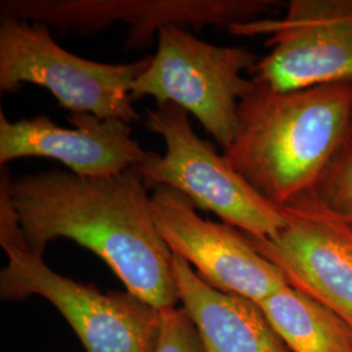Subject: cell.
Returning <instances> with one entry per match:
<instances>
[{
  "label": "cell",
  "mask_w": 352,
  "mask_h": 352,
  "mask_svg": "<svg viewBox=\"0 0 352 352\" xmlns=\"http://www.w3.org/2000/svg\"><path fill=\"white\" fill-rule=\"evenodd\" d=\"M8 193L28 251L42 257L52 240H74L101 257L133 296L160 311L180 302L173 253L133 168L104 177L29 174L10 180Z\"/></svg>",
  "instance_id": "obj_1"
},
{
  "label": "cell",
  "mask_w": 352,
  "mask_h": 352,
  "mask_svg": "<svg viewBox=\"0 0 352 352\" xmlns=\"http://www.w3.org/2000/svg\"><path fill=\"white\" fill-rule=\"evenodd\" d=\"M253 84L223 155L263 197L283 208L315 188L350 139L352 82L291 91Z\"/></svg>",
  "instance_id": "obj_2"
},
{
  "label": "cell",
  "mask_w": 352,
  "mask_h": 352,
  "mask_svg": "<svg viewBox=\"0 0 352 352\" xmlns=\"http://www.w3.org/2000/svg\"><path fill=\"white\" fill-rule=\"evenodd\" d=\"M146 115L149 129L166 142L164 155L148 151L133 168L148 188L175 189L196 208L213 212L225 225L253 238H273L286 226L282 210L193 131L186 110L174 103H158Z\"/></svg>",
  "instance_id": "obj_3"
},
{
  "label": "cell",
  "mask_w": 352,
  "mask_h": 352,
  "mask_svg": "<svg viewBox=\"0 0 352 352\" xmlns=\"http://www.w3.org/2000/svg\"><path fill=\"white\" fill-rule=\"evenodd\" d=\"M151 62H93L64 50L51 37L50 26L1 13L0 91H19L23 84L50 90L60 107L101 119L140 122L131 88Z\"/></svg>",
  "instance_id": "obj_4"
},
{
  "label": "cell",
  "mask_w": 352,
  "mask_h": 352,
  "mask_svg": "<svg viewBox=\"0 0 352 352\" xmlns=\"http://www.w3.org/2000/svg\"><path fill=\"white\" fill-rule=\"evenodd\" d=\"M157 52L136 78L131 97H154L193 113L222 146L232 144L239 129V104L253 89L251 71L257 56L244 46H217L195 37L183 26L158 33Z\"/></svg>",
  "instance_id": "obj_5"
},
{
  "label": "cell",
  "mask_w": 352,
  "mask_h": 352,
  "mask_svg": "<svg viewBox=\"0 0 352 352\" xmlns=\"http://www.w3.org/2000/svg\"><path fill=\"white\" fill-rule=\"evenodd\" d=\"M8 263L0 273L3 300L37 295L50 302L75 330L87 352H154L161 311L129 292H101L63 277L37 254L3 248Z\"/></svg>",
  "instance_id": "obj_6"
},
{
  "label": "cell",
  "mask_w": 352,
  "mask_h": 352,
  "mask_svg": "<svg viewBox=\"0 0 352 352\" xmlns=\"http://www.w3.org/2000/svg\"><path fill=\"white\" fill-rule=\"evenodd\" d=\"M228 30L269 37L270 52L250 71L257 84L291 91L352 82V0H291L280 19H260Z\"/></svg>",
  "instance_id": "obj_7"
},
{
  "label": "cell",
  "mask_w": 352,
  "mask_h": 352,
  "mask_svg": "<svg viewBox=\"0 0 352 352\" xmlns=\"http://www.w3.org/2000/svg\"><path fill=\"white\" fill-rule=\"evenodd\" d=\"M274 0H3L1 13L75 33H96L113 23L131 26L126 49H144L166 26L245 24L263 19Z\"/></svg>",
  "instance_id": "obj_8"
},
{
  "label": "cell",
  "mask_w": 352,
  "mask_h": 352,
  "mask_svg": "<svg viewBox=\"0 0 352 352\" xmlns=\"http://www.w3.org/2000/svg\"><path fill=\"white\" fill-rule=\"evenodd\" d=\"M187 196L168 187L151 195L157 230L173 254L197 269L214 289L260 302L289 283L280 269L234 227L206 221Z\"/></svg>",
  "instance_id": "obj_9"
},
{
  "label": "cell",
  "mask_w": 352,
  "mask_h": 352,
  "mask_svg": "<svg viewBox=\"0 0 352 352\" xmlns=\"http://www.w3.org/2000/svg\"><path fill=\"white\" fill-rule=\"evenodd\" d=\"M287 222L276 236L245 238L278 266L289 286L322 304L352 330V243L304 197L279 208Z\"/></svg>",
  "instance_id": "obj_10"
},
{
  "label": "cell",
  "mask_w": 352,
  "mask_h": 352,
  "mask_svg": "<svg viewBox=\"0 0 352 352\" xmlns=\"http://www.w3.org/2000/svg\"><path fill=\"white\" fill-rule=\"evenodd\" d=\"M74 129L46 116L10 122L0 111V164L25 157H46L82 177L118 175L139 166L148 155L132 138L131 124L87 113H69Z\"/></svg>",
  "instance_id": "obj_11"
},
{
  "label": "cell",
  "mask_w": 352,
  "mask_h": 352,
  "mask_svg": "<svg viewBox=\"0 0 352 352\" xmlns=\"http://www.w3.org/2000/svg\"><path fill=\"white\" fill-rule=\"evenodd\" d=\"M173 269L180 302L205 352H291L257 302L214 289L175 254Z\"/></svg>",
  "instance_id": "obj_12"
},
{
  "label": "cell",
  "mask_w": 352,
  "mask_h": 352,
  "mask_svg": "<svg viewBox=\"0 0 352 352\" xmlns=\"http://www.w3.org/2000/svg\"><path fill=\"white\" fill-rule=\"evenodd\" d=\"M257 304L291 352H352L351 329L289 285Z\"/></svg>",
  "instance_id": "obj_13"
},
{
  "label": "cell",
  "mask_w": 352,
  "mask_h": 352,
  "mask_svg": "<svg viewBox=\"0 0 352 352\" xmlns=\"http://www.w3.org/2000/svg\"><path fill=\"white\" fill-rule=\"evenodd\" d=\"M308 195L324 212L352 223V135Z\"/></svg>",
  "instance_id": "obj_14"
},
{
  "label": "cell",
  "mask_w": 352,
  "mask_h": 352,
  "mask_svg": "<svg viewBox=\"0 0 352 352\" xmlns=\"http://www.w3.org/2000/svg\"><path fill=\"white\" fill-rule=\"evenodd\" d=\"M154 352H205L199 330L183 307L161 311V330Z\"/></svg>",
  "instance_id": "obj_15"
},
{
  "label": "cell",
  "mask_w": 352,
  "mask_h": 352,
  "mask_svg": "<svg viewBox=\"0 0 352 352\" xmlns=\"http://www.w3.org/2000/svg\"><path fill=\"white\" fill-rule=\"evenodd\" d=\"M302 197L312 205V208H314L315 210H317L322 217H325L331 225H334V226L337 227L340 232L352 243V223H347V222H344V221H340L338 218H336V217L327 214V212H324L321 208H318V206L316 205V202L309 197V195H305V196H302Z\"/></svg>",
  "instance_id": "obj_16"
}]
</instances>
